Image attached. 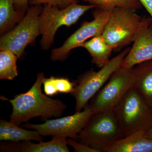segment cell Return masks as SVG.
Returning a JSON list of instances; mask_svg holds the SVG:
<instances>
[{
    "instance_id": "7a4b0ae2",
    "label": "cell",
    "mask_w": 152,
    "mask_h": 152,
    "mask_svg": "<svg viewBox=\"0 0 152 152\" xmlns=\"http://www.w3.org/2000/svg\"><path fill=\"white\" fill-rule=\"evenodd\" d=\"M113 110L124 137L138 131L145 132L152 127V107L134 87Z\"/></svg>"
},
{
    "instance_id": "8992f818",
    "label": "cell",
    "mask_w": 152,
    "mask_h": 152,
    "mask_svg": "<svg viewBox=\"0 0 152 152\" xmlns=\"http://www.w3.org/2000/svg\"><path fill=\"white\" fill-rule=\"evenodd\" d=\"M94 8V6L92 5H82L77 2L63 9L49 4H45L40 17L42 49L47 50L51 46L55 34L60 27L65 26L69 27L75 24L86 12Z\"/></svg>"
},
{
    "instance_id": "2e32d148",
    "label": "cell",
    "mask_w": 152,
    "mask_h": 152,
    "mask_svg": "<svg viewBox=\"0 0 152 152\" xmlns=\"http://www.w3.org/2000/svg\"><path fill=\"white\" fill-rule=\"evenodd\" d=\"M92 57V63L99 68H102L110 61L113 49L104 39L102 35L96 36L83 44Z\"/></svg>"
},
{
    "instance_id": "e0dca14e",
    "label": "cell",
    "mask_w": 152,
    "mask_h": 152,
    "mask_svg": "<svg viewBox=\"0 0 152 152\" xmlns=\"http://www.w3.org/2000/svg\"><path fill=\"white\" fill-rule=\"evenodd\" d=\"M25 13L17 11L14 0H0V34L7 32L16 24L20 21Z\"/></svg>"
},
{
    "instance_id": "30bf717a",
    "label": "cell",
    "mask_w": 152,
    "mask_h": 152,
    "mask_svg": "<svg viewBox=\"0 0 152 152\" xmlns=\"http://www.w3.org/2000/svg\"><path fill=\"white\" fill-rule=\"evenodd\" d=\"M112 10H104L96 8L94 10L93 20L83 22L80 27L67 39L62 46L52 50L51 55L52 61H64L73 49L82 48L83 44L88 39L102 35Z\"/></svg>"
},
{
    "instance_id": "cb8c5ba5",
    "label": "cell",
    "mask_w": 152,
    "mask_h": 152,
    "mask_svg": "<svg viewBox=\"0 0 152 152\" xmlns=\"http://www.w3.org/2000/svg\"><path fill=\"white\" fill-rule=\"evenodd\" d=\"M145 8L152 19V0H138Z\"/></svg>"
},
{
    "instance_id": "44dd1931",
    "label": "cell",
    "mask_w": 152,
    "mask_h": 152,
    "mask_svg": "<svg viewBox=\"0 0 152 152\" xmlns=\"http://www.w3.org/2000/svg\"><path fill=\"white\" fill-rule=\"evenodd\" d=\"M78 0H30L29 4L31 6L49 4L63 9L65 8L71 4L77 2Z\"/></svg>"
},
{
    "instance_id": "3957f363",
    "label": "cell",
    "mask_w": 152,
    "mask_h": 152,
    "mask_svg": "<svg viewBox=\"0 0 152 152\" xmlns=\"http://www.w3.org/2000/svg\"><path fill=\"white\" fill-rule=\"evenodd\" d=\"M122 132L113 109L93 114L80 132L77 141L99 152L113 142L123 138Z\"/></svg>"
},
{
    "instance_id": "9a60e30c",
    "label": "cell",
    "mask_w": 152,
    "mask_h": 152,
    "mask_svg": "<svg viewBox=\"0 0 152 152\" xmlns=\"http://www.w3.org/2000/svg\"><path fill=\"white\" fill-rule=\"evenodd\" d=\"M136 66L133 68L134 87L152 107V60Z\"/></svg>"
},
{
    "instance_id": "ffe728a7",
    "label": "cell",
    "mask_w": 152,
    "mask_h": 152,
    "mask_svg": "<svg viewBox=\"0 0 152 152\" xmlns=\"http://www.w3.org/2000/svg\"><path fill=\"white\" fill-rule=\"evenodd\" d=\"M94 6L96 8L104 10H112L118 7L130 8L138 10L142 5L138 0H82Z\"/></svg>"
},
{
    "instance_id": "d6986e66",
    "label": "cell",
    "mask_w": 152,
    "mask_h": 152,
    "mask_svg": "<svg viewBox=\"0 0 152 152\" xmlns=\"http://www.w3.org/2000/svg\"><path fill=\"white\" fill-rule=\"evenodd\" d=\"M18 58L14 53L8 50L0 52V79L12 80L18 75L17 61Z\"/></svg>"
},
{
    "instance_id": "d4e9b609",
    "label": "cell",
    "mask_w": 152,
    "mask_h": 152,
    "mask_svg": "<svg viewBox=\"0 0 152 152\" xmlns=\"http://www.w3.org/2000/svg\"><path fill=\"white\" fill-rule=\"evenodd\" d=\"M145 135L148 138L152 140V127L145 133Z\"/></svg>"
},
{
    "instance_id": "ba28073f",
    "label": "cell",
    "mask_w": 152,
    "mask_h": 152,
    "mask_svg": "<svg viewBox=\"0 0 152 152\" xmlns=\"http://www.w3.org/2000/svg\"><path fill=\"white\" fill-rule=\"evenodd\" d=\"M133 68L120 67L112 74L87 104L94 114L113 109L126 93L134 87Z\"/></svg>"
},
{
    "instance_id": "7402d4cb",
    "label": "cell",
    "mask_w": 152,
    "mask_h": 152,
    "mask_svg": "<svg viewBox=\"0 0 152 152\" xmlns=\"http://www.w3.org/2000/svg\"><path fill=\"white\" fill-rule=\"evenodd\" d=\"M68 145L73 148L76 152H99L86 144L82 143L76 140L69 138L67 140Z\"/></svg>"
},
{
    "instance_id": "8fae6325",
    "label": "cell",
    "mask_w": 152,
    "mask_h": 152,
    "mask_svg": "<svg viewBox=\"0 0 152 152\" xmlns=\"http://www.w3.org/2000/svg\"><path fill=\"white\" fill-rule=\"evenodd\" d=\"M133 46L123 60L121 66L132 68L140 63L152 60V19L142 18Z\"/></svg>"
},
{
    "instance_id": "277c9868",
    "label": "cell",
    "mask_w": 152,
    "mask_h": 152,
    "mask_svg": "<svg viewBox=\"0 0 152 152\" xmlns=\"http://www.w3.org/2000/svg\"><path fill=\"white\" fill-rule=\"evenodd\" d=\"M137 10L118 7L111 11L102 35L113 50H118L134 42L142 18Z\"/></svg>"
},
{
    "instance_id": "603a6c76",
    "label": "cell",
    "mask_w": 152,
    "mask_h": 152,
    "mask_svg": "<svg viewBox=\"0 0 152 152\" xmlns=\"http://www.w3.org/2000/svg\"><path fill=\"white\" fill-rule=\"evenodd\" d=\"M30 0H14V6L17 11L26 13L28 8Z\"/></svg>"
},
{
    "instance_id": "ac0fdd59",
    "label": "cell",
    "mask_w": 152,
    "mask_h": 152,
    "mask_svg": "<svg viewBox=\"0 0 152 152\" xmlns=\"http://www.w3.org/2000/svg\"><path fill=\"white\" fill-rule=\"evenodd\" d=\"M43 85L45 94L49 96H52L58 94H71L73 91L75 83L66 78L51 76L45 79Z\"/></svg>"
},
{
    "instance_id": "4fadbf2b",
    "label": "cell",
    "mask_w": 152,
    "mask_h": 152,
    "mask_svg": "<svg viewBox=\"0 0 152 152\" xmlns=\"http://www.w3.org/2000/svg\"><path fill=\"white\" fill-rule=\"evenodd\" d=\"M145 133L138 131L115 141L104 152H152V140L147 138Z\"/></svg>"
},
{
    "instance_id": "9c48e42d",
    "label": "cell",
    "mask_w": 152,
    "mask_h": 152,
    "mask_svg": "<svg viewBox=\"0 0 152 152\" xmlns=\"http://www.w3.org/2000/svg\"><path fill=\"white\" fill-rule=\"evenodd\" d=\"M94 113L87 105L83 111L56 119L47 120L42 124L27 123L22 127L37 131L42 137H62L77 140Z\"/></svg>"
},
{
    "instance_id": "6da1fadb",
    "label": "cell",
    "mask_w": 152,
    "mask_h": 152,
    "mask_svg": "<svg viewBox=\"0 0 152 152\" xmlns=\"http://www.w3.org/2000/svg\"><path fill=\"white\" fill-rule=\"evenodd\" d=\"M45 78L43 73H39L34 83L26 92L16 95L12 99L1 96V100L8 101L12 107L10 121L19 125L36 117L45 121L53 117L61 116L67 107L62 101L43 93L42 87Z\"/></svg>"
},
{
    "instance_id": "5bb4252c",
    "label": "cell",
    "mask_w": 152,
    "mask_h": 152,
    "mask_svg": "<svg viewBox=\"0 0 152 152\" xmlns=\"http://www.w3.org/2000/svg\"><path fill=\"white\" fill-rule=\"evenodd\" d=\"M6 120H0V141L19 142L26 141H43V137L37 131L26 130Z\"/></svg>"
},
{
    "instance_id": "7c38bea8",
    "label": "cell",
    "mask_w": 152,
    "mask_h": 152,
    "mask_svg": "<svg viewBox=\"0 0 152 152\" xmlns=\"http://www.w3.org/2000/svg\"><path fill=\"white\" fill-rule=\"evenodd\" d=\"M66 138L53 137L50 141L34 143L31 141H5L0 144L2 152H69Z\"/></svg>"
},
{
    "instance_id": "5b68a950",
    "label": "cell",
    "mask_w": 152,
    "mask_h": 152,
    "mask_svg": "<svg viewBox=\"0 0 152 152\" xmlns=\"http://www.w3.org/2000/svg\"><path fill=\"white\" fill-rule=\"evenodd\" d=\"M130 48L125 49L110 60L105 65L96 72L91 69L78 76L75 81L73 91L70 94L76 101L75 112L81 111L90 100L107 82L112 74L121 65Z\"/></svg>"
},
{
    "instance_id": "52a82bcc",
    "label": "cell",
    "mask_w": 152,
    "mask_h": 152,
    "mask_svg": "<svg viewBox=\"0 0 152 152\" xmlns=\"http://www.w3.org/2000/svg\"><path fill=\"white\" fill-rule=\"evenodd\" d=\"M43 9L41 5L28 8L26 15L15 27L2 35L0 50L11 51L18 58H21L26 47L41 35L40 17Z\"/></svg>"
}]
</instances>
